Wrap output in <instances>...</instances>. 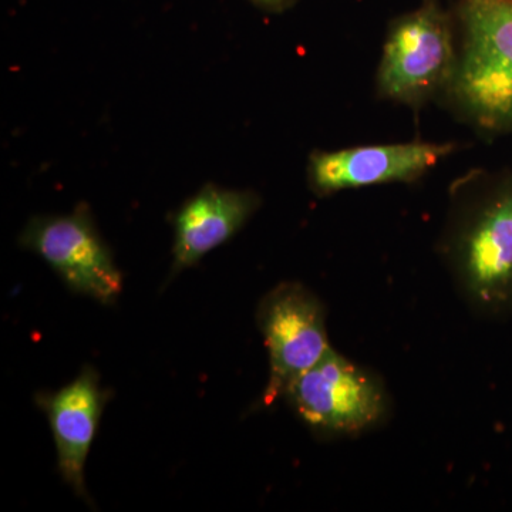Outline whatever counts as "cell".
Masks as SVG:
<instances>
[{
	"label": "cell",
	"mask_w": 512,
	"mask_h": 512,
	"mask_svg": "<svg viewBox=\"0 0 512 512\" xmlns=\"http://www.w3.org/2000/svg\"><path fill=\"white\" fill-rule=\"evenodd\" d=\"M457 64V25L441 0L420 6L390 23L376 74L379 97L420 109L440 99Z\"/></svg>",
	"instance_id": "3957f363"
},
{
	"label": "cell",
	"mask_w": 512,
	"mask_h": 512,
	"mask_svg": "<svg viewBox=\"0 0 512 512\" xmlns=\"http://www.w3.org/2000/svg\"><path fill=\"white\" fill-rule=\"evenodd\" d=\"M256 320L269 356V379L262 394V406L269 407L333 348L322 302L296 282L266 293Z\"/></svg>",
	"instance_id": "8992f818"
},
{
	"label": "cell",
	"mask_w": 512,
	"mask_h": 512,
	"mask_svg": "<svg viewBox=\"0 0 512 512\" xmlns=\"http://www.w3.org/2000/svg\"><path fill=\"white\" fill-rule=\"evenodd\" d=\"M109 400V390L101 386L99 372L89 365L62 389L35 396L52 430L60 476L87 503L90 495L84 468Z\"/></svg>",
	"instance_id": "ba28073f"
},
{
	"label": "cell",
	"mask_w": 512,
	"mask_h": 512,
	"mask_svg": "<svg viewBox=\"0 0 512 512\" xmlns=\"http://www.w3.org/2000/svg\"><path fill=\"white\" fill-rule=\"evenodd\" d=\"M252 2L269 12H282V10L291 8L296 0H252Z\"/></svg>",
	"instance_id": "30bf717a"
},
{
	"label": "cell",
	"mask_w": 512,
	"mask_h": 512,
	"mask_svg": "<svg viewBox=\"0 0 512 512\" xmlns=\"http://www.w3.org/2000/svg\"><path fill=\"white\" fill-rule=\"evenodd\" d=\"M261 207L252 190L207 184L181 205L174 217L173 264L168 278L192 268L247 225Z\"/></svg>",
	"instance_id": "9c48e42d"
},
{
	"label": "cell",
	"mask_w": 512,
	"mask_h": 512,
	"mask_svg": "<svg viewBox=\"0 0 512 512\" xmlns=\"http://www.w3.org/2000/svg\"><path fill=\"white\" fill-rule=\"evenodd\" d=\"M457 64L440 97L485 136L512 134V0H457Z\"/></svg>",
	"instance_id": "6da1fadb"
},
{
	"label": "cell",
	"mask_w": 512,
	"mask_h": 512,
	"mask_svg": "<svg viewBox=\"0 0 512 512\" xmlns=\"http://www.w3.org/2000/svg\"><path fill=\"white\" fill-rule=\"evenodd\" d=\"M464 190L448 251L471 299L500 312L512 305V170L474 173Z\"/></svg>",
	"instance_id": "7a4b0ae2"
},
{
	"label": "cell",
	"mask_w": 512,
	"mask_h": 512,
	"mask_svg": "<svg viewBox=\"0 0 512 512\" xmlns=\"http://www.w3.org/2000/svg\"><path fill=\"white\" fill-rule=\"evenodd\" d=\"M19 245L39 255L77 295L109 306L123 292V274L84 202L70 214L30 218Z\"/></svg>",
	"instance_id": "277c9868"
},
{
	"label": "cell",
	"mask_w": 512,
	"mask_h": 512,
	"mask_svg": "<svg viewBox=\"0 0 512 512\" xmlns=\"http://www.w3.org/2000/svg\"><path fill=\"white\" fill-rule=\"evenodd\" d=\"M293 413L323 437L357 436L386 416L383 387L372 375L332 350L284 394Z\"/></svg>",
	"instance_id": "5b68a950"
},
{
	"label": "cell",
	"mask_w": 512,
	"mask_h": 512,
	"mask_svg": "<svg viewBox=\"0 0 512 512\" xmlns=\"http://www.w3.org/2000/svg\"><path fill=\"white\" fill-rule=\"evenodd\" d=\"M454 144H376L335 151H313L308 161V183L318 197L370 185L413 183L453 153Z\"/></svg>",
	"instance_id": "52a82bcc"
}]
</instances>
